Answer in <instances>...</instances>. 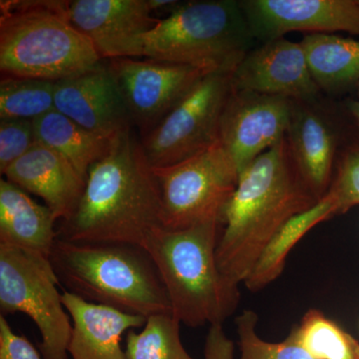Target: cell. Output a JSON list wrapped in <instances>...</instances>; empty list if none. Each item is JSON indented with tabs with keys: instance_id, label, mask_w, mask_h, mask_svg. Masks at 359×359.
Masks as SVG:
<instances>
[{
	"instance_id": "26",
	"label": "cell",
	"mask_w": 359,
	"mask_h": 359,
	"mask_svg": "<svg viewBox=\"0 0 359 359\" xmlns=\"http://www.w3.org/2000/svg\"><path fill=\"white\" fill-rule=\"evenodd\" d=\"M257 321L259 316L250 309H245L236 318L240 359H316L299 341L294 325L287 339L269 342L257 335Z\"/></svg>"
},
{
	"instance_id": "24",
	"label": "cell",
	"mask_w": 359,
	"mask_h": 359,
	"mask_svg": "<svg viewBox=\"0 0 359 359\" xmlns=\"http://www.w3.org/2000/svg\"><path fill=\"white\" fill-rule=\"evenodd\" d=\"M302 346L316 359H359V342L323 311L309 309L294 325Z\"/></svg>"
},
{
	"instance_id": "11",
	"label": "cell",
	"mask_w": 359,
	"mask_h": 359,
	"mask_svg": "<svg viewBox=\"0 0 359 359\" xmlns=\"http://www.w3.org/2000/svg\"><path fill=\"white\" fill-rule=\"evenodd\" d=\"M290 100L233 89L219 123V141L238 174L287 137L294 115Z\"/></svg>"
},
{
	"instance_id": "17",
	"label": "cell",
	"mask_w": 359,
	"mask_h": 359,
	"mask_svg": "<svg viewBox=\"0 0 359 359\" xmlns=\"http://www.w3.org/2000/svg\"><path fill=\"white\" fill-rule=\"evenodd\" d=\"M62 302L72 320L68 354L72 359H128L123 334L145 325L147 318L93 304L65 292Z\"/></svg>"
},
{
	"instance_id": "31",
	"label": "cell",
	"mask_w": 359,
	"mask_h": 359,
	"mask_svg": "<svg viewBox=\"0 0 359 359\" xmlns=\"http://www.w3.org/2000/svg\"><path fill=\"white\" fill-rule=\"evenodd\" d=\"M349 110L353 113V117L355 118L359 125V101H353L349 104Z\"/></svg>"
},
{
	"instance_id": "9",
	"label": "cell",
	"mask_w": 359,
	"mask_h": 359,
	"mask_svg": "<svg viewBox=\"0 0 359 359\" xmlns=\"http://www.w3.org/2000/svg\"><path fill=\"white\" fill-rule=\"evenodd\" d=\"M233 73L204 75L166 117L142 137L153 168L178 164L219 142V123L233 92Z\"/></svg>"
},
{
	"instance_id": "18",
	"label": "cell",
	"mask_w": 359,
	"mask_h": 359,
	"mask_svg": "<svg viewBox=\"0 0 359 359\" xmlns=\"http://www.w3.org/2000/svg\"><path fill=\"white\" fill-rule=\"evenodd\" d=\"M57 219L47 205L7 180L0 181V244L50 259Z\"/></svg>"
},
{
	"instance_id": "33",
	"label": "cell",
	"mask_w": 359,
	"mask_h": 359,
	"mask_svg": "<svg viewBox=\"0 0 359 359\" xmlns=\"http://www.w3.org/2000/svg\"><path fill=\"white\" fill-rule=\"evenodd\" d=\"M358 4H359V0H358Z\"/></svg>"
},
{
	"instance_id": "21",
	"label": "cell",
	"mask_w": 359,
	"mask_h": 359,
	"mask_svg": "<svg viewBox=\"0 0 359 359\" xmlns=\"http://www.w3.org/2000/svg\"><path fill=\"white\" fill-rule=\"evenodd\" d=\"M332 200L325 195L318 204L287 222L276 233L244 283L248 290L257 292L276 280L285 269L290 250L313 226L335 216Z\"/></svg>"
},
{
	"instance_id": "13",
	"label": "cell",
	"mask_w": 359,
	"mask_h": 359,
	"mask_svg": "<svg viewBox=\"0 0 359 359\" xmlns=\"http://www.w3.org/2000/svg\"><path fill=\"white\" fill-rule=\"evenodd\" d=\"M231 83L237 91L289 99L311 98L320 88L311 76L301 42L283 37L250 51L233 71Z\"/></svg>"
},
{
	"instance_id": "3",
	"label": "cell",
	"mask_w": 359,
	"mask_h": 359,
	"mask_svg": "<svg viewBox=\"0 0 359 359\" xmlns=\"http://www.w3.org/2000/svg\"><path fill=\"white\" fill-rule=\"evenodd\" d=\"M219 224L205 222L183 230L160 226L142 245L164 283L172 314L187 327L223 325L240 304L238 287L219 268Z\"/></svg>"
},
{
	"instance_id": "7",
	"label": "cell",
	"mask_w": 359,
	"mask_h": 359,
	"mask_svg": "<svg viewBox=\"0 0 359 359\" xmlns=\"http://www.w3.org/2000/svg\"><path fill=\"white\" fill-rule=\"evenodd\" d=\"M50 259L0 244V313L29 316L41 334L43 359H68L72 320Z\"/></svg>"
},
{
	"instance_id": "19",
	"label": "cell",
	"mask_w": 359,
	"mask_h": 359,
	"mask_svg": "<svg viewBox=\"0 0 359 359\" xmlns=\"http://www.w3.org/2000/svg\"><path fill=\"white\" fill-rule=\"evenodd\" d=\"M287 139L302 178L313 195L323 199L332 181L334 135L320 116L304 110L292 115Z\"/></svg>"
},
{
	"instance_id": "10",
	"label": "cell",
	"mask_w": 359,
	"mask_h": 359,
	"mask_svg": "<svg viewBox=\"0 0 359 359\" xmlns=\"http://www.w3.org/2000/svg\"><path fill=\"white\" fill-rule=\"evenodd\" d=\"M105 65L114 79L132 125L148 134L207 74L191 66L154 59H108Z\"/></svg>"
},
{
	"instance_id": "8",
	"label": "cell",
	"mask_w": 359,
	"mask_h": 359,
	"mask_svg": "<svg viewBox=\"0 0 359 359\" xmlns=\"http://www.w3.org/2000/svg\"><path fill=\"white\" fill-rule=\"evenodd\" d=\"M162 199V226L183 230L219 221L240 174L221 142L171 166L153 168Z\"/></svg>"
},
{
	"instance_id": "2",
	"label": "cell",
	"mask_w": 359,
	"mask_h": 359,
	"mask_svg": "<svg viewBox=\"0 0 359 359\" xmlns=\"http://www.w3.org/2000/svg\"><path fill=\"white\" fill-rule=\"evenodd\" d=\"M302 178L287 137L240 175L222 216L219 268L233 285L245 283L269 243L287 222L318 204Z\"/></svg>"
},
{
	"instance_id": "14",
	"label": "cell",
	"mask_w": 359,
	"mask_h": 359,
	"mask_svg": "<svg viewBox=\"0 0 359 359\" xmlns=\"http://www.w3.org/2000/svg\"><path fill=\"white\" fill-rule=\"evenodd\" d=\"M68 16L102 60L126 57L135 40L160 21L148 0H75L70 1Z\"/></svg>"
},
{
	"instance_id": "1",
	"label": "cell",
	"mask_w": 359,
	"mask_h": 359,
	"mask_svg": "<svg viewBox=\"0 0 359 359\" xmlns=\"http://www.w3.org/2000/svg\"><path fill=\"white\" fill-rule=\"evenodd\" d=\"M162 226L159 183L132 127L88 171L81 200L61 222L58 238L73 243L139 245Z\"/></svg>"
},
{
	"instance_id": "15",
	"label": "cell",
	"mask_w": 359,
	"mask_h": 359,
	"mask_svg": "<svg viewBox=\"0 0 359 359\" xmlns=\"http://www.w3.org/2000/svg\"><path fill=\"white\" fill-rule=\"evenodd\" d=\"M55 110L84 128L117 136L133 127L105 61L94 69L55 82Z\"/></svg>"
},
{
	"instance_id": "20",
	"label": "cell",
	"mask_w": 359,
	"mask_h": 359,
	"mask_svg": "<svg viewBox=\"0 0 359 359\" xmlns=\"http://www.w3.org/2000/svg\"><path fill=\"white\" fill-rule=\"evenodd\" d=\"M33 124L37 141L62 155L85 179L90 168L108 154L120 135L90 131L56 110L33 120Z\"/></svg>"
},
{
	"instance_id": "28",
	"label": "cell",
	"mask_w": 359,
	"mask_h": 359,
	"mask_svg": "<svg viewBox=\"0 0 359 359\" xmlns=\"http://www.w3.org/2000/svg\"><path fill=\"white\" fill-rule=\"evenodd\" d=\"M37 141L32 120L7 119L0 121V172L25 155Z\"/></svg>"
},
{
	"instance_id": "16",
	"label": "cell",
	"mask_w": 359,
	"mask_h": 359,
	"mask_svg": "<svg viewBox=\"0 0 359 359\" xmlns=\"http://www.w3.org/2000/svg\"><path fill=\"white\" fill-rule=\"evenodd\" d=\"M4 175L25 192L41 198L60 222L72 216L86 186V179L62 155L39 141Z\"/></svg>"
},
{
	"instance_id": "6",
	"label": "cell",
	"mask_w": 359,
	"mask_h": 359,
	"mask_svg": "<svg viewBox=\"0 0 359 359\" xmlns=\"http://www.w3.org/2000/svg\"><path fill=\"white\" fill-rule=\"evenodd\" d=\"M252 39L240 2H180L153 29L135 40L126 57L233 73L249 53Z\"/></svg>"
},
{
	"instance_id": "12",
	"label": "cell",
	"mask_w": 359,
	"mask_h": 359,
	"mask_svg": "<svg viewBox=\"0 0 359 359\" xmlns=\"http://www.w3.org/2000/svg\"><path fill=\"white\" fill-rule=\"evenodd\" d=\"M240 4L252 36L266 42L294 32L359 35L358 0H249Z\"/></svg>"
},
{
	"instance_id": "4",
	"label": "cell",
	"mask_w": 359,
	"mask_h": 359,
	"mask_svg": "<svg viewBox=\"0 0 359 359\" xmlns=\"http://www.w3.org/2000/svg\"><path fill=\"white\" fill-rule=\"evenodd\" d=\"M69 4L60 0L0 2L2 76L57 82L103 62L88 37L71 23Z\"/></svg>"
},
{
	"instance_id": "23",
	"label": "cell",
	"mask_w": 359,
	"mask_h": 359,
	"mask_svg": "<svg viewBox=\"0 0 359 359\" xmlns=\"http://www.w3.org/2000/svg\"><path fill=\"white\" fill-rule=\"evenodd\" d=\"M181 325L172 313L155 314L147 318L140 332L126 335L128 359H194L181 339Z\"/></svg>"
},
{
	"instance_id": "32",
	"label": "cell",
	"mask_w": 359,
	"mask_h": 359,
	"mask_svg": "<svg viewBox=\"0 0 359 359\" xmlns=\"http://www.w3.org/2000/svg\"><path fill=\"white\" fill-rule=\"evenodd\" d=\"M358 92H359V81L358 82Z\"/></svg>"
},
{
	"instance_id": "29",
	"label": "cell",
	"mask_w": 359,
	"mask_h": 359,
	"mask_svg": "<svg viewBox=\"0 0 359 359\" xmlns=\"http://www.w3.org/2000/svg\"><path fill=\"white\" fill-rule=\"evenodd\" d=\"M0 359H43L29 340L15 334L4 316H0Z\"/></svg>"
},
{
	"instance_id": "30",
	"label": "cell",
	"mask_w": 359,
	"mask_h": 359,
	"mask_svg": "<svg viewBox=\"0 0 359 359\" xmlns=\"http://www.w3.org/2000/svg\"><path fill=\"white\" fill-rule=\"evenodd\" d=\"M235 344L226 337L223 325H211L205 337L204 359H233Z\"/></svg>"
},
{
	"instance_id": "22",
	"label": "cell",
	"mask_w": 359,
	"mask_h": 359,
	"mask_svg": "<svg viewBox=\"0 0 359 359\" xmlns=\"http://www.w3.org/2000/svg\"><path fill=\"white\" fill-rule=\"evenodd\" d=\"M311 76L318 87L332 88L359 81V41L314 33L301 42Z\"/></svg>"
},
{
	"instance_id": "27",
	"label": "cell",
	"mask_w": 359,
	"mask_h": 359,
	"mask_svg": "<svg viewBox=\"0 0 359 359\" xmlns=\"http://www.w3.org/2000/svg\"><path fill=\"white\" fill-rule=\"evenodd\" d=\"M327 195L334 202L337 215L359 205V144L342 157Z\"/></svg>"
},
{
	"instance_id": "25",
	"label": "cell",
	"mask_w": 359,
	"mask_h": 359,
	"mask_svg": "<svg viewBox=\"0 0 359 359\" xmlns=\"http://www.w3.org/2000/svg\"><path fill=\"white\" fill-rule=\"evenodd\" d=\"M55 82L1 76L0 119L35 120L55 110Z\"/></svg>"
},
{
	"instance_id": "5",
	"label": "cell",
	"mask_w": 359,
	"mask_h": 359,
	"mask_svg": "<svg viewBox=\"0 0 359 359\" xmlns=\"http://www.w3.org/2000/svg\"><path fill=\"white\" fill-rule=\"evenodd\" d=\"M50 263L66 292L85 301L146 318L172 313L154 262L139 245L57 238Z\"/></svg>"
}]
</instances>
